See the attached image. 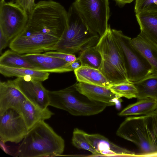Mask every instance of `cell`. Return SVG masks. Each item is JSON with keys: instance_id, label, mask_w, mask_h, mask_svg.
I'll list each match as a JSON object with an SVG mask.
<instances>
[{"instance_id": "17", "label": "cell", "mask_w": 157, "mask_h": 157, "mask_svg": "<svg viewBox=\"0 0 157 157\" xmlns=\"http://www.w3.org/2000/svg\"><path fill=\"white\" fill-rule=\"evenodd\" d=\"M132 42L151 65L152 74L157 73V45L140 33Z\"/></svg>"}, {"instance_id": "20", "label": "cell", "mask_w": 157, "mask_h": 157, "mask_svg": "<svg viewBox=\"0 0 157 157\" xmlns=\"http://www.w3.org/2000/svg\"><path fill=\"white\" fill-rule=\"evenodd\" d=\"M157 109V102L151 98L138 100L123 109L118 115L120 116L144 115L151 114Z\"/></svg>"}, {"instance_id": "2", "label": "cell", "mask_w": 157, "mask_h": 157, "mask_svg": "<svg viewBox=\"0 0 157 157\" xmlns=\"http://www.w3.org/2000/svg\"><path fill=\"white\" fill-rule=\"evenodd\" d=\"M100 37L83 21L72 4L68 12L67 25L56 44L50 49L74 54L86 47L96 45Z\"/></svg>"}, {"instance_id": "26", "label": "cell", "mask_w": 157, "mask_h": 157, "mask_svg": "<svg viewBox=\"0 0 157 157\" xmlns=\"http://www.w3.org/2000/svg\"><path fill=\"white\" fill-rule=\"evenodd\" d=\"M150 10H157V0H136L135 13Z\"/></svg>"}, {"instance_id": "7", "label": "cell", "mask_w": 157, "mask_h": 157, "mask_svg": "<svg viewBox=\"0 0 157 157\" xmlns=\"http://www.w3.org/2000/svg\"><path fill=\"white\" fill-rule=\"evenodd\" d=\"M72 4L89 28L102 36L109 25V0H75Z\"/></svg>"}, {"instance_id": "21", "label": "cell", "mask_w": 157, "mask_h": 157, "mask_svg": "<svg viewBox=\"0 0 157 157\" xmlns=\"http://www.w3.org/2000/svg\"><path fill=\"white\" fill-rule=\"evenodd\" d=\"M0 73L5 77L17 78L30 76L33 79L44 81L49 78V72L26 68H17L0 65Z\"/></svg>"}, {"instance_id": "30", "label": "cell", "mask_w": 157, "mask_h": 157, "mask_svg": "<svg viewBox=\"0 0 157 157\" xmlns=\"http://www.w3.org/2000/svg\"><path fill=\"white\" fill-rule=\"evenodd\" d=\"M116 2V4L121 7H123L126 4L130 3L133 2L134 0H113Z\"/></svg>"}, {"instance_id": "1", "label": "cell", "mask_w": 157, "mask_h": 157, "mask_svg": "<svg viewBox=\"0 0 157 157\" xmlns=\"http://www.w3.org/2000/svg\"><path fill=\"white\" fill-rule=\"evenodd\" d=\"M64 147L63 139L43 121L28 130L15 155L20 157L59 156Z\"/></svg>"}, {"instance_id": "5", "label": "cell", "mask_w": 157, "mask_h": 157, "mask_svg": "<svg viewBox=\"0 0 157 157\" xmlns=\"http://www.w3.org/2000/svg\"><path fill=\"white\" fill-rule=\"evenodd\" d=\"M48 95L49 106L63 110L75 116L96 115L108 106L90 100L76 89L75 84L58 90H48Z\"/></svg>"}, {"instance_id": "28", "label": "cell", "mask_w": 157, "mask_h": 157, "mask_svg": "<svg viewBox=\"0 0 157 157\" xmlns=\"http://www.w3.org/2000/svg\"><path fill=\"white\" fill-rule=\"evenodd\" d=\"M15 3L19 5L28 13H30L35 4V0H15Z\"/></svg>"}, {"instance_id": "4", "label": "cell", "mask_w": 157, "mask_h": 157, "mask_svg": "<svg viewBox=\"0 0 157 157\" xmlns=\"http://www.w3.org/2000/svg\"><path fill=\"white\" fill-rule=\"evenodd\" d=\"M116 135L134 143L142 155L157 154V139L150 114L126 118L120 125Z\"/></svg>"}, {"instance_id": "6", "label": "cell", "mask_w": 157, "mask_h": 157, "mask_svg": "<svg viewBox=\"0 0 157 157\" xmlns=\"http://www.w3.org/2000/svg\"><path fill=\"white\" fill-rule=\"evenodd\" d=\"M111 31L122 53L129 81L135 82L152 74L151 65L133 46L132 39L120 30L111 29Z\"/></svg>"}, {"instance_id": "16", "label": "cell", "mask_w": 157, "mask_h": 157, "mask_svg": "<svg viewBox=\"0 0 157 157\" xmlns=\"http://www.w3.org/2000/svg\"><path fill=\"white\" fill-rule=\"evenodd\" d=\"M135 14L140 33L157 45V10L143 11Z\"/></svg>"}, {"instance_id": "29", "label": "cell", "mask_w": 157, "mask_h": 157, "mask_svg": "<svg viewBox=\"0 0 157 157\" xmlns=\"http://www.w3.org/2000/svg\"><path fill=\"white\" fill-rule=\"evenodd\" d=\"M9 41L7 37L0 31V54L1 55L2 50L7 46Z\"/></svg>"}, {"instance_id": "14", "label": "cell", "mask_w": 157, "mask_h": 157, "mask_svg": "<svg viewBox=\"0 0 157 157\" xmlns=\"http://www.w3.org/2000/svg\"><path fill=\"white\" fill-rule=\"evenodd\" d=\"M27 99L15 86L13 80L0 82V115L13 108L19 111L21 105Z\"/></svg>"}, {"instance_id": "3", "label": "cell", "mask_w": 157, "mask_h": 157, "mask_svg": "<svg viewBox=\"0 0 157 157\" xmlns=\"http://www.w3.org/2000/svg\"><path fill=\"white\" fill-rule=\"evenodd\" d=\"M95 46L102 58L99 70L111 84L131 82L128 78L122 53L109 25Z\"/></svg>"}, {"instance_id": "15", "label": "cell", "mask_w": 157, "mask_h": 157, "mask_svg": "<svg viewBox=\"0 0 157 157\" xmlns=\"http://www.w3.org/2000/svg\"><path fill=\"white\" fill-rule=\"evenodd\" d=\"M19 111L28 130L39 122L49 119L54 114L48 108L45 109H40L27 99L21 105Z\"/></svg>"}, {"instance_id": "23", "label": "cell", "mask_w": 157, "mask_h": 157, "mask_svg": "<svg viewBox=\"0 0 157 157\" xmlns=\"http://www.w3.org/2000/svg\"><path fill=\"white\" fill-rule=\"evenodd\" d=\"M82 66L99 69L102 60L101 55L95 46L87 47L81 51L78 57Z\"/></svg>"}, {"instance_id": "12", "label": "cell", "mask_w": 157, "mask_h": 157, "mask_svg": "<svg viewBox=\"0 0 157 157\" xmlns=\"http://www.w3.org/2000/svg\"><path fill=\"white\" fill-rule=\"evenodd\" d=\"M75 84L79 92L92 101L103 103L108 106L115 105L122 101L121 97L108 88L79 82Z\"/></svg>"}, {"instance_id": "9", "label": "cell", "mask_w": 157, "mask_h": 157, "mask_svg": "<svg viewBox=\"0 0 157 157\" xmlns=\"http://www.w3.org/2000/svg\"><path fill=\"white\" fill-rule=\"evenodd\" d=\"M28 130L19 111L11 108L0 115V138L4 143L22 141Z\"/></svg>"}, {"instance_id": "25", "label": "cell", "mask_w": 157, "mask_h": 157, "mask_svg": "<svg viewBox=\"0 0 157 157\" xmlns=\"http://www.w3.org/2000/svg\"><path fill=\"white\" fill-rule=\"evenodd\" d=\"M109 88L121 98L124 97L128 99L136 98L137 90L132 83L111 85Z\"/></svg>"}, {"instance_id": "22", "label": "cell", "mask_w": 157, "mask_h": 157, "mask_svg": "<svg viewBox=\"0 0 157 157\" xmlns=\"http://www.w3.org/2000/svg\"><path fill=\"white\" fill-rule=\"evenodd\" d=\"M0 65L13 67L26 68L36 70L35 67L22 54L8 50L1 55Z\"/></svg>"}, {"instance_id": "31", "label": "cell", "mask_w": 157, "mask_h": 157, "mask_svg": "<svg viewBox=\"0 0 157 157\" xmlns=\"http://www.w3.org/2000/svg\"><path fill=\"white\" fill-rule=\"evenodd\" d=\"M5 0H0V3H1L5 1Z\"/></svg>"}, {"instance_id": "13", "label": "cell", "mask_w": 157, "mask_h": 157, "mask_svg": "<svg viewBox=\"0 0 157 157\" xmlns=\"http://www.w3.org/2000/svg\"><path fill=\"white\" fill-rule=\"evenodd\" d=\"M86 139L101 155L105 156H135V153L112 142L104 136L98 134L85 135Z\"/></svg>"}, {"instance_id": "32", "label": "cell", "mask_w": 157, "mask_h": 157, "mask_svg": "<svg viewBox=\"0 0 157 157\" xmlns=\"http://www.w3.org/2000/svg\"><path fill=\"white\" fill-rule=\"evenodd\" d=\"M14 0H11V2H14Z\"/></svg>"}, {"instance_id": "11", "label": "cell", "mask_w": 157, "mask_h": 157, "mask_svg": "<svg viewBox=\"0 0 157 157\" xmlns=\"http://www.w3.org/2000/svg\"><path fill=\"white\" fill-rule=\"evenodd\" d=\"M22 55L35 67L37 71L56 73L73 71L71 63L61 59L44 53H29Z\"/></svg>"}, {"instance_id": "27", "label": "cell", "mask_w": 157, "mask_h": 157, "mask_svg": "<svg viewBox=\"0 0 157 157\" xmlns=\"http://www.w3.org/2000/svg\"><path fill=\"white\" fill-rule=\"evenodd\" d=\"M44 54L46 55L63 60L71 63L74 61L77 57L74 54L64 53L59 52H47Z\"/></svg>"}, {"instance_id": "10", "label": "cell", "mask_w": 157, "mask_h": 157, "mask_svg": "<svg viewBox=\"0 0 157 157\" xmlns=\"http://www.w3.org/2000/svg\"><path fill=\"white\" fill-rule=\"evenodd\" d=\"M13 81L15 86L35 106L41 109L48 108L49 102L48 90L41 81L30 76L17 78Z\"/></svg>"}, {"instance_id": "19", "label": "cell", "mask_w": 157, "mask_h": 157, "mask_svg": "<svg viewBox=\"0 0 157 157\" xmlns=\"http://www.w3.org/2000/svg\"><path fill=\"white\" fill-rule=\"evenodd\" d=\"M137 90L138 100L150 98L157 102V73L150 74L132 83Z\"/></svg>"}, {"instance_id": "8", "label": "cell", "mask_w": 157, "mask_h": 157, "mask_svg": "<svg viewBox=\"0 0 157 157\" xmlns=\"http://www.w3.org/2000/svg\"><path fill=\"white\" fill-rule=\"evenodd\" d=\"M28 20L27 13L16 3H0V31L9 41L22 31Z\"/></svg>"}, {"instance_id": "18", "label": "cell", "mask_w": 157, "mask_h": 157, "mask_svg": "<svg viewBox=\"0 0 157 157\" xmlns=\"http://www.w3.org/2000/svg\"><path fill=\"white\" fill-rule=\"evenodd\" d=\"M74 72L78 82L108 88L111 85L99 69L81 66Z\"/></svg>"}, {"instance_id": "24", "label": "cell", "mask_w": 157, "mask_h": 157, "mask_svg": "<svg viewBox=\"0 0 157 157\" xmlns=\"http://www.w3.org/2000/svg\"><path fill=\"white\" fill-rule=\"evenodd\" d=\"M86 132L78 128H75L73 132L72 143L73 145L79 149L88 151L94 156L101 155L91 145L85 135Z\"/></svg>"}]
</instances>
